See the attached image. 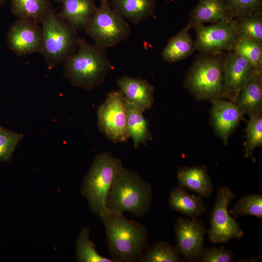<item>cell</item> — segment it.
Listing matches in <instances>:
<instances>
[{"mask_svg": "<svg viewBox=\"0 0 262 262\" xmlns=\"http://www.w3.org/2000/svg\"><path fill=\"white\" fill-rule=\"evenodd\" d=\"M110 3L124 19L139 24L153 15L156 0H112Z\"/></svg>", "mask_w": 262, "mask_h": 262, "instance_id": "obj_21", "label": "cell"}, {"mask_svg": "<svg viewBox=\"0 0 262 262\" xmlns=\"http://www.w3.org/2000/svg\"><path fill=\"white\" fill-rule=\"evenodd\" d=\"M64 63V77L73 86L86 90L99 85L112 68L105 48L87 43L84 38Z\"/></svg>", "mask_w": 262, "mask_h": 262, "instance_id": "obj_2", "label": "cell"}, {"mask_svg": "<svg viewBox=\"0 0 262 262\" xmlns=\"http://www.w3.org/2000/svg\"><path fill=\"white\" fill-rule=\"evenodd\" d=\"M58 1H61L62 0H57Z\"/></svg>", "mask_w": 262, "mask_h": 262, "instance_id": "obj_36", "label": "cell"}, {"mask_svg": "<svg viewBox=\"0 0 262 262\" xmlns=\"http://www.w3.org/2000/svg\"><path fill=\"white\" fill-rule=\"evenodd\" d=\"M150 184L135 172L121 167L117 172L107 201V209L123 214L129 212L138 218L148 211L151 201Z\"/></svg>", "mask_w": 262, "mask_h": 262, "instance_id": "obj_3", "label": "cell"}, {"mask_svg": "<svg viewBox=\"0 0 262 262\" xmlns=\"http://www.w3.org/2000/svg\"><path fill=\"white\" fill-rule=\"evenodd\" d=\"M249 116L262 114V73L255 72L240 90L234 102Z\"/></svg>", "mask_w": 262, "mask_h": 262, "instance_id": "obj_17", "label": "cell"}, {"mask_svg": "<svg viewBox=\"0 0 262 262\" xmlns=\"http://www.w3.org/2000/svg\"><path fill=\"white\" fill-rule=\"evenodd\" d=\"M261 257L259 256H252L249 259H244L243 260L238 261V262H260L261 261Z\"/></svg>", "mask_w": 262, "mask_h": 262, "instance_id": "obj_34", "label": "cell"}, {"mask_svg": "<svg viewBox=\"0 0 262 262\" xmlns=\"http://www.w3.org/2000/svg\"><path fill=\"white\" fill-rule=\"evenodd\" d=\"M235 218L250 215L262 218V195L251 194L241 197L228 211Z\"/></svg>", "mask_w": 262, "mask_h": 262, "instance_id": "obj_30", "label": "cell"}, {"mask_svg": "<svg viewBox=\"0 0 262 262\" xmlns=\"http://www.w3.org/2000/svg\"><path fill=\"white\" fill-rule=\"evenodd\" d=\"M239 36L262 44V12L240 15L233 18Z\"/></svg>", "mask_w": 262, "mask_h": 262, "instance_id": "obj_26", "label": "cell"}, {"mask_svg": "<svg viewBox=\"0 0 262 262\" xmlns=\"http://www.w3.org/2000/svg\"><path fill=\"white\" fill-rule=\"evenodd\" d=\"M226 53H200L186 72L184 86L197 100L222 98Z\"/></svg>", "mask_w": 262, "mask_h": 262, "instance_id": "obj_4", "label": "cell"}, {"mask_svg": "<svg viewBox=\"0 0 262 262\" xmlns=\"http://www.w3.org/2000/svg\"><path fill=\"white\" fill-rule=\"evenodd\" d=\"M106 235L108 250L115 262L137 261L148 247V233L140 223L107 209L99 216Z\"/></svg>", "mask_w": 262, "mask_h": 262, "instance_id": "obj_1", "label": "cell"}, {"mask_svg": "<svg viewBox=\"0 0 262 262\" xmlns=\"http://www.w3.org/2000/svg\"><path fill=\"white\" fill-rule=\"evenodd\" d=\"M58 15L76 31H84L97 7L94 0H62Z\"/></svg>", "mask_w": 262, "mask_h": 262, "instance_id": "obj_18", "label": "cell"}, {"mask_svg": "<svg viewBox=\"0 0 262 262\" xmlns=\"http://www.w3.org/2000/svg\"><path fill=\"white\" fill-rule=\"evenodd\" d=\"M124 105L129 137L132 139L134 147L136 148L140 144H146L151 139L148 123L143 115V112L139 108L125 99Z\"/></svg>", "mask_w": 262, "mask_h": 262, "instance_id": "obj_23", "label": "cell"}, {"mask_svg": "<svg viewBox=\"0 0 262 262\" xmlns=\"http://www.w3.org/2000/svg\"><path fill=\"white\" fill-rule=\"evenodd\" d=\"M248 60L257 72L262 73V44L245 36H239L232 50Z\"/></svg>", "mask_w": 262, "mask_h": 262, "instance_id": "obj_27", "label": "cell"}, {"mask_svg": "<svg viewBox=\"0 0 262 262\" xmlns=\"http://www.w3.org/2000/svg\"><path fill=\"white\" fill-rule=\"evenodd\" d=\"M121 161L109 152L96 156L81 189L92 211L99 217L107 209L108 195Z\"/></svg>", "mask_w": 262, "mask_h": 262, "instance_id": "obj_6", "label": "cell"}, {"mask_svg": "<svg viewBox=\"0 0 262 262\" xmlns=\"http://www.w3.org/2000/svg\"><path fill=\"white\" fill-rule=\"evenodd\" d=\"M176 247L185 262H199L204 249V234L208 232L197 218H179L174 225Z\"/></svg>", "mask_w": 262, "mask_h": 262, "instance_id": "obj_11", "label": "cell"}, {"mask_svg": "<svg viewBox=\"0 0 262 262\" xmlns=\"http://www.w3.org/2000/svg\"><path fill=\"white\" fill-rule=\"evenodd\" d=\"M235 197V194L227 187H219L211 213V228L208 238L211 243H225L231 239L243 237L244 231L228 212V207Z\"/></svg>", "mask_w": 262, "mask_h": 262, "instance_id": "obj_9", "label": "cell"}, {"mask_svg": "<svg viewBox=\"0 0 262 262\" xmlns=\"http://www.w3.org/2000/svg\"><path fill=\"white\" fill-rule=\"evenodd\" d=\"M42 54L49 69L64 62L77 50L81 39L77 31L70 27L50 9L43 16Z\"/></svg>", "mask_w": 262, "mask_h": 262, "instance_id": "obj_5", "label": "cell"}, {"mask_svg": "<svg viewBox=\"0 0 262 262\" xmlns=\"http://www.w3.org/2000/svg\"><path fill=\"white\" fill-rule=\"evenodd\" d=\"M139 262H184L176 246L167 242L160 241L147 248L137 260Z\"/></svg>", "mask_w": 262, "mask_h": 262, "instance_id": "obj_25", "label": "cell"}, {"mask_svg": "<svg viewBox=\"0 0 262 262\" xmlns=\"http://www.w3.org/2000/svg\"><path fill=\"white\" fill-rule=\"evenodd\" d=\"M97 115L98 127L108 139L118 143L129 138L124 96L120 90L107 94L98 109Z\"/></svg>", "mask_w": 262, "mask_h": 262, "instance_id": "obj_8", "label": "cell"}, {"mask_svg": "<svg viewBox=\"0 0 262 262\" xmlns=\"http://www.w3.org/2000/svg\"><path fill=\"white\" fill-rule=\"evenodd\" d=\"M227 52L224 65L222 98L234 102L242 87L257 71L244 57L233 51Z\"/></svg>", "mask_w": 262, "mask_h": 262, "instance_id": "obj_13", "label": "cell"}, {"mask_svg": "<svg viewBox=\"0 0 262 262\" xmlns=\"http://www.w3.org/2000/svg\"><path fill=\"white\" fill-rule=\"evenodd\" d=\"M22 134L0 126V163L9 161Z\"/></svg>", "mask_w": 262, "mask_h": 262, "instance_id": "obj_31", "label": "cell"}, {"mask_svg": "<svg viewBox=\"0 0 262 262\" xmlns=\"http://www.w3.org/2000/svg\"><path fill=\"white\" fill-rule=\"evenodd\" d=\"M9 48L19 56L40 52L42 29L36 21L30 18H18L7 33Z\"/></svg>", "mask_w": 262, "mask_h": 262, "instance_id": "obj_12", "label": "cell"}, {"mask_svg": "<svg viewBox=\"0 0 262 262\" xmlns=\"http://www.w3.org/2000/svg\"><path fill=\"white\" fill-rule=\"evenodd\" d=\"M234 18L233 14L224 0H198L190 12L187 25L191 28L205 23H216Z\"/></svg>", "mask_w": 262, "mask_h": 262, "instance_id": "obj_15", "label": "cell"}, {"mask_svg": "<svg viewBox=\"0 0 262 262\" xmlns=\"http://www.w3.org/2000/svg\"><path fill=\"white\" fill-rule=\"evenodd\" d=\"M195 49L200 53L231 51L239 35L234 19L195 28Z\"/></svg>", "mask_w": 262, "mask_h": 262, "instance_id": "obj_10", "label": "cell"}, {"mask_svg": "<svg viewBox=\"0 0 262 262\" xmlns=\"http://www.w3.org/2000/svg\"><path fill=\"white\" fill-rule=\"evenodd\" d=\"M234 17L240 15L262 12V0H224Z\"/></svg>", "mask_w": 262, "mask_h": 262, "instance_id": "obj_32", "label": "cell"}, {"mask_svg": "<svg viewBox=\"0 0 262 262\" xmlns=\"http://www.w3.org/2000/svg\"><path fill=\"white\" fill-rule=\"evenodd\" d=\"M100 1L84 31L97 45L105 48L112 47L127 39L131 29L108 0Z\"/></svg>", "mask_w": 262, "mask_h": 262, "instance_id": "obj_7", "label": "cell"}, {"mask_svg": "<svg viewBox=\"0 0 262 262\" xmlns=\"http://www.w3.org/2000/svg\"><path fill=\"white\" fill-rule=\"evenodd\" d=\"M11 11L18 18H30L38 23L51 9L48 0H11Z\"/></svg>", "mask_w": 262, "mask_h": 262, "instance_id": "obj_24", "label": "cell"}, {"mask_svg": "<svg viewBox=\"0 0 262 262\" xmlns=\"http://www.w3.org/2000/svg\"><path fill=\"white\" fill-rule=\"evenodd\" d=\"M235 254L222 247L204 248L199 262H232Z\"/></svg>", "mask_w": 262, "mask_h": 262, "instance_id": "obj_33", "label": "cell"}, {"mask_svg": "<svg viewBox=\"0 0 262 262\" xmlns=\"http://www.w3.org/2000/svg\"><path fill=\"white\" fill-rule=\"evenodd\" d=\"M124 99L143 112L149 109L154 102V87L146 80L123 76L117 81Z\"/></svg>", "mask_w": 262, "mask_h": 262, "instance_id": "obj_16", "label": "cell"}, {"mask_svg": "<svg viewBox=\"0 0 262 262\" xmlns=\"http://www.w3.org/2000/svg\"><path fill=\"white\" fill-rule=\"evenodd\" d=\"M211 102V124L217 135L226 145L230 135L244 118V114L237 105L230 101L217 98Z\"/></svg>", "mask_w": 262, "mask_h": 262, "instance_id": "obj_14", "label": "cell"}, {"mask_svg": "<svg viewBox=\"0 0 262 262\" xmlns=\"http://www.w3.org/2000/svg\"><path fill=\"white\" fill-rule=\"evenodd\" d=\"M6 0H0V6Z\"/></svg>", "mask_w": 262, "mask_h": 262, "instance_id": "obj_35", "label": "cell"}, {"mask_svg": "<svg viewBox=\"0 0 262 262\" xmlns=\"http://www.w3.org/2000/svg\"><path fill=\"white\" fill-rule=\"evenodd\" d=\"M191 28L187 25L170 38L162 51L164 62H176L191 56L196 50L194 42L189 33Z\"/></svg>", "mask_w": 262, "mask_h": 262, "instance_id": "obj_22", "label": "cell"}, {"mask_svg": "<svg viewBox=\"0 0 262 262\" xmlns=\"http://www.w3.org/2000/svg\"><path fill=\"white\" fill-rule=\"evenodd\" d=\"M89 228H84L81 231L76 242L77 260L81 262H115L99 255L89 238Z\"/></svg>", "mask_w": 262, "mask_h": 262, "instance_id": "obj_28", "label": "cell"}, {"mask_svg": "<svg viewBox=\"0 0 262 262\" xmlns=\"http://www.w3.org/2000/svg\"><path fill=\"white\" fill-rule=\"evenodd\" d=\"M246 129V141L244 144V157H251L254 150L262 146V114L249 116Z\"/></svg>", "mask_w": 262, "mask_h": 262, "instance_id": "obj_29", "label": "cell"}, {"mask_svg": "<svg viewBox=\"0 0 262 262\" xmlns=\"http://www.w3.org/2000/svg\"><path fill=\"white\" fill-rule=\"evenodd\" d=\"M179 185L197 194L202 198L209 197L213 190L211 178L205 166H183L177 173Z\"/></svg>", "mask_w": 262, "mask_h": 262, "instance_id": "obj_19", "label": "cell"}, {"mask_svg": "<svg viewBox=\"0 0 262 262\" xmlns=\"http://www.w3.org/2000/svg\"><path fill=\"white\" fill-rule=\"evenodd\" d=\"M185 188L179 185L171 191L169 207L191 218H197L207 213L202 198L198 195L188 193Z\"/></svg>", "mask_w": 262, "mask_h": 262, "instance_id": "obj_20", "label": "cell"}]
</instances>
